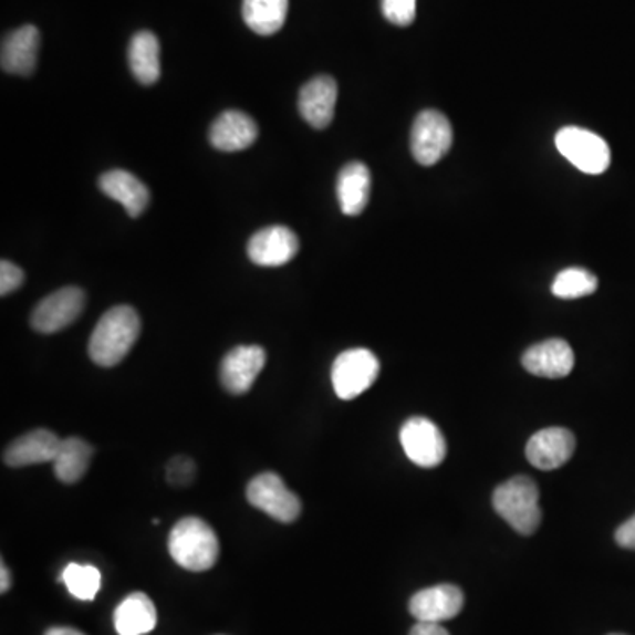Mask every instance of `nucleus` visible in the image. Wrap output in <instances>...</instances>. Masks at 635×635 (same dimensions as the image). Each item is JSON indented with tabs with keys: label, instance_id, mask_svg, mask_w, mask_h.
<instances>
[{
	"label": "nucleus",
	"instance_id": "obj_1",
	"mask_svg": "<svg viewBox=\"0 0 635 635\" xmlns=\"http://www.w3.org/2000/svg\"><path fill=\"white\" fill-rule=\"evenodd\" d=\"M142 322L129 305H115L97 322L89 341V357L101 367H114L124 361L138 341Z\"/></svg>",
	"mask_w": 635,
	"mask_h": 635
},
{
	"label": "nucleus",
	"instance_id": "obj_2",
	"mask_svg": "<svg viewBox=\"0 0 635 635\" xmlns=\"http://www.w3.org/2000/svg\"><path fill=\"white\" fill-rule=\"evenodd\" d=\"M168 551L186 571H209L218 562V535L204 519L184 518L170 531Z\"/></svg>",
	"mask_w": 635,
	"mask_h": 635
},
{
	"label": "nucleus",
	"instance_id": "obj_3",
	"mask_svg": "<svg viewBox=\"0 0 635 635\" xmlns=\"http://www.w3.org/2000/svg\"><path fill=\"white\" fill-rule=\"evenodd\" d=\"M539 488L527 477L518 475L492 492V507L521 535H533L542 521Z\"/></svg>",
	"mask_w": 635,
	"mask_h": 635
},
{
	"label": "nucleus",
	"instance_id": "obj_4",
	"mask_svg": "<svg viewBox=\"0 0 635 635\" xmlns=\"http://www.w3.org/2000/svg\"><path fill=\"white\" fill-rule=\"evenodd\" d=\"M554 142L566 162H571L577 170L584 174L601 175L610 168V145L592 131L566 126L558 131Z\"/></svg>",
	"mask_w": 635,
	"mask_h": 635
},
{
	"label": "nucleus",
	"instance_id": "obj_5",
	"mask_svg": "<svg viewBox=\"0 0 635 635\" xmlns=\"http://www.w3.org/2000/svg\"><path fill=\"white\" fill-rule=\"evenodd\" d=\"M379 375V361L375 353L366 348L346 350L335 358L332 366V385L343 400L362 396L376 382Z\"/></svg>",
	"mask_w": 635,
	"mask_h": 635
},
{
	"label": "nucleus",
	"instance_id": "obj_6",
	"mask_svg": "<svg viewBox=\"0 0 635 635\" xmlns=\"http://www.w3.org/2000/svg\"><path fill=\"white\" fill-rule=\"evenodd\" d=\"M452 126L438 110H424L415 118L412 127V154L415 162L423 166H433L452 147Z\"/></svg>",
	"mask_w": 635,
	"mask_h": 635
},
{
	"label": "nucleus",
	"instance_id": "obj_7",
	"mask_svg": "<svg viewBox=\"0 0 635 635\" xmlns=\"http://www.w3.org/2000/svg\"><path fill=\"white\" fill-rule=\"evenodd\" d=\"M246 497L251 506L284 524L295 521L302 512L299 497L287 488V483L278 473L272 471L254 477L246 489Z\"/></svg>",
	"mask_w": 635,
	"mask_h": 635
},
{
	"label": "nucleus",
	"instance_id": "obj_8",
	"mask_svg": "<svg viewBox=\"0 0 635 635\" xmlns=\"http://www.w3.org/2000/svg\"><path fill=\"white\" fill-rule=\"evenodd\" d=\"M399 440L409 461L420 468H436L447 457L444 433L429 418H408L400 427Z\"/></svg>",
	"mask_w": 635,
	"mask_h": 635
},
{
	"label": "nucleus",
	"instance_id": "obj_9",
	"mask_svg": "<svg viewBox=\"0 0 635 635\" xmlns=\"http://www.w3.org/2000/svg\"><path fill=\"white\" fill-rule=\"evenodd\" d=\"M85 308V293L76 287H65L44 296L32 311L31 325L41 334H53L70 326Z\"/></svg>",
	"mask_w": 635,
	"mask_h": 635
},
{
	"label": "nucleus",
	"instance_id": "obj_10",
	"mask_svg": "<svg viewBox=\"0 0 635 635\" xmlns=\"http://www.w3.org/2000/svg\"><path fill=\"white\" fill-rule=\"evenodd\" d=\"M266 350L261 346H237L222 358L219 378L225 391L242 396L251 391L254 379L266 366Z\"/></svg>",
	"mask_w": 635,
	"mask_h": 635
},
{
	"label": "nucleus",
	"instance_id": "obj_11",
	"mask_svg": "<svg viewBox=\"0 0 635 635\" xmlns=\"http://www.w3.org/2000/svg\"><path fill=\"white\" fill-rule=\"evenodd\" d=\"M575 450L574 433L565 427H548L531 436L527 457L539 470L551 471L571 461Z\"/></svg>",
	"mask_w": 635,
	"mask_h": 635
},
{
	"label": "nucleus",
	"instance_id": "obj_12",
	"mask_svg": "<svg viewBox=\"0 0 635 635\" xmlns=\"http://www.w3.org/2000/svg\"><path fill=\"white\" fill-rule=\"evenodd\" d=\"M299 253V237L288 227L274 225L257 231L248 244L249 260L254 266H287Z\"/></svg>",
	"mask_w": 635,
	"mask_h": 635
},
{
	"label": "nucleus",
	"instance_id": "obj_13",
	"mask_svg": "<svg viewBox=\"0 0 635 635\" xmlns=\"http://www.w3.org/2000/svg\"><path fill=\"white\" fill-rule=\"evenodd\" d=\"M465 605L461 587L454 584H438L415 593L409 601V614L417 622L441 623L456 618Z\"/></svg>",
	"mask_w": 635,
	"mask_h": 635
},
{
	"label": "nucleus",
	"instance_id": "obj_14",
	"mask_svg": "<svg viewBox=\"0 0 635 635\" xmlns=\"http://www.w3.org/2000/svg\"><path fill=\"white\" fill-rule=\"evenodd\" d=\"M522 367L540 378L560 379L571 375L575 355L571 344L563 340H548L524 352Z\"/></svg>",
	"mask_w": 635,
	"mask_h": 635
},
{
	"label": "nucleus",
	"instance_id": "obj_15",
	"mask_svg": "<svg viewBox=\"0 0 635 635\" xmlns=\"http://www.w3.org/2000/svg\"><path fill=\"white\" fill-rule=\"evenodd\" d=\"M337 83L332 76H316L301 89L299 112L314 129H325L334 121Z\"/></svg>",
	"mask_w": 635,
	"mask_h": 635
},
{
	"label": "nucleus",
	"instance_id": "obj_16",
	"mask_svg": "<svg viewBox=\"0 0 635 635\" xmlns=\"http://www.w3.org/2000/svg\"><path fill=\"white\" fill-rule=\"evenodd\" d=\"M210 144L221 153H239L258 139V124L239 110L222 112L209 131Z\"/></svg>",
	"mask_w": 635,
	"mask_h": 635
},
{
	"label": "nucleus",
	"instance_id": "obj_17",
	"mask_svg": "<svg viewBox=\"0 0 635 635\" xmlns=\"http://www.w3.org/2000/svg\"><path fill=\"white\" fill-rule=\"evenodd\" d=\"M40 41V31L34 25H23L17 31L9 32L2 43V55H0L2 70L9 74H18V76H29L34 73Z\"/></svg>",
	"mask_w": 635,
	"mask_h": 635
},
{
	"label": "nucleus",
	"instance_id": "obj_18",
	"mask_svg": "<svg viewBox=\"0 0 635 635\" xmlns=\"http://www.w3.org/2000/svg\"><path fill=\"white\" fill-rule=\"evenodd\" d=\"M62 440L49 429H35L20 436L6 448L4 462L11 468L53 462L58 457Z\"/></svg>",
	"mask_w": 635,
	"mask_h": 635
},
{
	"label": "nucleus",
	"instance_id": "obj_19",
	"mask_svg": "<svg viewBox=\"0 0 635 635\" xmlns=\"http://www.w3.org/2000/svg\"><path fill=\"white\" fill-rule=\"evenodd\" d=\"M100 189L112 200L123 205L131 218H138L147 209L150 192L138 177L126 170H110L100 177Z\"/></svg>",
	"mask_w": 635,
	"mask_h": 635
},
{
	"label": "nucleus",
	"instance_id": "obj_20",
	"mask_svg": "<svg viewBox=\"0 0 635 635\" xmlns=\"http://www.w3.org/2000/svg\"><path fill=\"white\" fill-rule=\"evenodd\" d=\"M335 191L343 214L358 216L364 212L371 195L369 168L364 163H348L337 175Z\"/></svg>",
	"mask_w": 635,
	"mask_h": 635
},
{
	"label": "nucleus",
	"instance_id": "obj_21",
	"mask_svg": "<svg viewBox=\"0 0 635 635\" xmlns=\"http://www.w3.org/2000/svg\"><path fill=\"white\" fill-rule=\"evenodd\" d=\"M157 611L145 593H131L115 610V631L118 635H145L156 628Z\"/></svg>",
	"mask_w": 635,
	"mask_h": 635
},
{
	"label": "nucleus",
	"instance_id": "obj_22",
	"mask_svg": "<svg viewBox=\"0 0 635 635\" xmlns=\"http://www.w3.org/2000/svg\"><path fill=\"white\" fill-rule=\"evenodd\" d=\"M159 41L153 32L142 31L133 35L127 50L131 73L142 85H154L162 74Z\"/></svg>",
	"mask_w": 635,
	"mask_h": 635
},
{
	"label": "nucleus",
	"instance_id": "obj_23",
	"mask_svg": "<svg viewBox=\"0 0 635 635\" xmlns=\"http://www.w3.org/2000/svg\"><path fill=\"white\" fill-rule=\"evenodd\" d=\"M94 448L79 436H71L62 440L58 457L52 462L53 471L61 482L76 483L87 473Z\"/></svg>",
	"mask_w": 635,
	"mask_h": 635
},
{
	"label": "nucleus",
	"instance_id": "obj_24",
	"mask_svg": "<svg viewBox=\"0 0 635 635\" xmlns=\"http://www.w3.org/2000/svg\"><path fill=\"white\" fill-rule=\"evenodd\" d=\"M290 0H244L242 17L246 25L260 35H272L287 22Z\"/></svg>",
	"mask_w": 635,
	"mask_h": 635
},
{
	"label": "nucleus",
	"instance_id": "obj_25",
	"mask_svg": "<svg viewBox=\"0 0 635 635\" xmlns=\"http://www.w3.org/2000/svg\"><path fill=\"white\" fill-rule=\"evenodd\" d=\"M598 288V279L587 272L584 269H577V267H572V269H565L560 272V274L554 278L553 287H551V292L558 299H581V296L592 295L596 292Z\"/></svg>",
	"mask_w": 635,
	"mask_h": 635
},
{
	"label": "nucleus",
	"instance_id": "obj_26",
	"mask_svg": "<svg viewBox=\"0 0 635 635\" xmlns=\"http://www.w3.org/2000/svg\"><path fill=\"white\" fill-rule=\"evenodd\" d=\"M62 583L79 601H94L101 587V572L96 566L70 563L62 572Z\"/></svg>",
	"mask_w": 635,
	"mask_h": 635
},
{
	"label": "nucleus",
	"instance_id": "obj_27",
	"mask_svg": "<svg viewBox=\"0 0 635 635\" xmlns=\"http://www.w3.org/2000/svg\"><path fill=\"white\" fill-rule=\"evenodd\" d=\"M383 17L394 25L406 27L414 23L417 14V0H382Z\"/></svg>",
	"mask_w": 635,
	"mask_h": 635
},
{
	"label": "nucleus",
	"instance_id": "obj_28",
	"mask_svg": "<svg viewBox=\"0 0 635 635\" xmlns=\"http://www.w3.org/2000/svg\"><path fill=\"white\" fill-rule=\"evenodd\" d=\"M23 270L14 266L13 261L2 260L0 263V295L6 296L9 293L17 292L18 288L22 287Z\"/></svg>",
	"mask_w": 635,
	"mask_h": 635
},
{
	"label": "nucleus",
	"instance_id": "obj_29",
	"mask_svg": "<svg viewBox=\"0 0 635 635\" xmlns=\"http://www.w3.org/2000/svg\"><path fill=\"white\" fill-rule=\"evenodd\" d=\"M192 475H195V462L188 457H175L168 466V480L175 486L191 482Z\"/></svg>",
	"mask_w": 635,
	"mask_h": 635
},
{
	"label": "nucleus",
	"instance_id": "obj_30",
	"mask_svg": "<svg viewBox=\"0 0 635 635\" xmlns=\"http://www.w3.org/2000/svg\"><path fill=\"white\" fill-rule=\"evenodd\" d=\"M614 539L622 545L623 549H632L635 551V516L623 522L622 527L614 533Z\"/></svg>",
	"mask_w": 635,
	"mask_h": 635
},
{
	"label": "nucleus",
	"instance_id": "obj_31",
	"mask_svg": "<svg viewBox=\"0 0 635 635\" xmlns=\"http://www.w3.org/2000/svg\"><path fill=\"white\" fill-rule=\"evenodd\" d=\"M409 635H450L447 628L441 627L440 623L417 622Z\"/></svg>",
	"mask_w": 635,
	"mask_h": 635
},
{
	"label": "nucleus",
	"instance_id": "obj_32",
	"mask_svg": "<svg viewBox=\"0 0 635 635\" xmlns=\"http://www.w3.org/2000/svg\"><path fill=\"white\" fill-rule=\"evenodd\" d=\"M9 587H11V574H9V569L6 566V563H2V565H0V592H8Z\"/></svg>",
	"mask_w": 635,
	"mask_h": 635
},
{
	"label": "nucleus",
	"instance_id": "obj_33",
	"mask_svg": "<svg viewBox=\"0 0 635 635\" xmlns=\"http://www.w3.org/2000/svg\"><path fill=\"white\" fill-rule=\"evenodd\" d=\"M44 635H85L83 632L74 631V628L70 627H53L50 631H46Z\"/></svg>",
	"mask_w": 635,
	"mask_h": 635
},
{
	"label": "nucleus",
	"instance_id": "obj_34",
	"mask_svg": "<svg viewBox=\"0 0 635 635\" xmlns=\"http://www.w3.org/2000/svg\"><path fill=\"white\" fill-rule=\"evenodd\" d=\"M611 635H623V634H611Z\"/></svg>",
	"mask_w": 635,
	"mask_h": 635
}]
</instances>
